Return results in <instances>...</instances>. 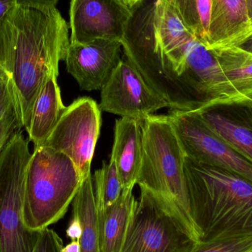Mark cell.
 I'll return each instance as SVG.
<instances>
[{"label": "cell", "mask_w": 252, "mask_h": 252, "mask_svg": "<svg viewBox=\"0 0 252 252\" xmlns=\"http://www.w3.org/2000/svg\"><path fill=\"white\" fill-rule=\"evenodd\" d=\"M133 16V10L124 0H71L70 43L96 39L122 43Z\"/></svg>", "instance_id": "obj_11"}, {"label": "cell", "mask_w": 252, "mask_h": 252, "mask_svg": "<svg viewBox=\"0 0 252 252\" xmlns=\"http://www.w3.org/2000/svg\"><path fill=\"white\" fill-rule=\"evenodd\" d=\"M196 112L218 136L252 162V97L216 102Z\"/></svg>", "instance_id": "obj_13"}, {"label": "cell", "mask_w": 252, "mask_h": 252, "mask_svg": "<svg viewBox=\"0 0 252 252\" xmlns=\"http://www.w3.org/2000/svg\"><path fill=\"white\" fill-rule=\"evenodd\" d=\"M101 124V112L97 103L90 97H81L66 107L42 146L66 154L84 180L91 175Z\"/></svg>", "instance_id": "obj_8"}, {"label": "cell", "mask_w": 252, "mask_h": 252, "mask_svg": "<svg viewBox=\"0 0 252 252\" xmlns=\"http://www.w3.org/2000/svg\"><path fill=\"white\" fill-rule=\"evenodd\" d=\"M193 38L167 0H155L139 21L133 16L122 42L124 56L171 109L194 112L207 105L185 75Z\"/></svg>", "instance_id": "obj_2"}, {"label": "cell", "mask_w": 252, "mask_h": 252, "mask_svg": "<svg viewBox=\"0 0 252 252\" xmlns=\"http://www.w3.org/2000/svg\"><path fill=\"white\" fill-rule=\"evenodd\" d=\"M212 51L237 96L240 99L252 97V53L238 47Z\"/></svg>", "instance_id": "obj_18"}, {"label": "cell", "mask_w": 252, "mask_h": 252, "mask_svg": "<svg viewBox=\"0 0 252 252\" xmlns=\"http://www.w3.org/2000/svg\"><path fill=\"white\" fill-rule=\"evenodd\" d=\"M250 28L245 0H212L207 49L236 47Z\"/></svg>", "instance_id": "obj_14"}, {"label": "cell", "mask_w": 252, "mask_h": 252, "mask_svg": "<svg viewBox=\"0 0 252 252\" xmlns=\"http://www.w3.org/2000/svg\"><path fill=\"white\" fill-rule=\"evenodd\" d=\"M20 4L35 7H56L59 0H17Z\"/></svg>", "instance_id": "obj_27"}, {"label": "cell", "mask_w": 252, "mask_h": 252, "mask_svg": "<svg viewBox=\"0 0 252 252\" xmlns=\"http://www.w3.org/2000/svg\"><path fill=\"white\" fill-rule=\"evenodd\" d=\"M130 7H134L137 4H141L142 2V0H124Z\"/></svg>", "instance_id": "obj_32"}, {"label": "cell", "mask_w": 252, "mask_h": 252, "mask_svg": "<svg viewBox=\"0 0 252 252\" xmlns=\"http://www.w3.org/2000/svg\"><path fill=\"white\" fill-rule=\"evenodd\" d=\"M58 76L56 74L49 76L34 104L27 131L28 139L33 143L34 148L44 145L66 109L62 102Z\"/></svg>", "instance_id": "obj_16"}, {"label": "cell", "mask_w": 252, "mask_h": 252, "mask_svg": "<svg viewBox=\"0 0 252 252\" xmlns=\"http://www.w3.org/2000/svg\"><path fill=\"white\" fill-rule=\"evenodd\" d=\"M63 241L53 229L49 228L38 232V238L32 252H62Z\"/></svg>", "instance_id": "obj_24"}, {"label": "cell", "mask_w": 252, "mask_h": 252, "mask_svg": "<svg viewBox=\"0 0 252 252\" xmlns=\"http://www.w3.org/2000/svg\"><path fill=\"white\" fill-rule=\"evenodd\" d=\"M142 154L136 185L171 203L198 238L191 218L185 179V154L168 116L142 121Z\"/></svg>", "instance_id": "obj_5"}, {"label": "cell", "mask_w": 252, "mask_h": 252, "mask_svg": "<svg viewBox=\"0 0 252 252\" xmlns=\"http://www.w3.org/2000/svg\"><path fill=\"white\" fill-rule=\"evenodd\" d=\"M69 27L56 7L17 2L0 25V66L13 87L22 128L29 129L35 100L52 74L59 75L70 40Z\"/></svg>", "instance_id": "obj_1"}, {"label": "cell", "mask_w": 252, "mask_h": 252, "mask_svg": "<svg viewBox=\"0 0 252 252\" xmlns=\"http://www.w3.org/2000/svg\"><path fill=\"white\" fill-rule=\"evenodd\" d=\"M167 116L187 157L238 173L252 182V161L218 136L196 111L170 109Z\"/></svg>", "instance_id": "obj_9"}, {"label": "cell", "mask_w": 252, "mask_h": 252, "mask_svg": "<svg viewBox=\"0 0 252 252\" xmlns=\"http://www.w3.org/2000/svg\"><path fill=\"white\" fill-rule=\"evenodd\" d=\"M4 73H6V71L4 70V69H3L2 67H1V66H0V76H1V75H4Z\"/></svg>", "instance_id": "obj_34"}, {"label": "cell", "mask_w": 252, "mask_h": 252, "mask_svg": "<svg viewBox=\"0 0 252 252\" xmlns=\"http://www.w3.org/2000/svg\"><path fill=\"white\" fill-rule=\"evenodd\" d=\"M188 31L208 47L212 0H167Z\"/></svg>", "instance_id": "obj_20"}, {"label": "cell", "mask_w": 252, "mask_h": 252, "mask_svg": "<svg viewBox=\"0 0 252 252\" xmlns=\"http://www.w3.org/2000/svg\"><path fill=\"white\" fill-rule=\"evenodd\" d=\"M252 248V236L197 243L190 252H246Z\"/></svg>", "instance_id": "obj_22"}, {"label": "cell", "mask_w": 252, "mask_h": 252, "mask_svg": "<svg viewBox=\"0 0 252 252\" xmlns=\"http://www.w3.org/2000/svg\"><path fill=\"white\" fill-rule=\"evenodd\" d=\"M32 154L22 130L0 156V252H32L38 232L24 223L25 177Z\"/></svg>", "instance_id": "obj_7"}, {"label": "cell", "mask_w": 252, "mask_h": 252, "mask_svg": "<svg viewBox=\"0 0 252 252\" xmlns=\"http://www.w3.org/2000/svg\"><path fill=\"white\" fill-rule=\"evenodd\" d=\"M13 106H15V102L11 80L6 72L0 76V119Z\"/></svg>", "instance_id": "obj_25"}, {"label": "cell", "mask_w": 252, "mask_h": 252, "mask_svg": "<svg viewBox=\"0 0 252 252\" xmlns=\"http://www.w3.org/2000/svg\"></svg>", "instance_id": "obj_37"}, {"label": "cell", "mask_w": 252, "mask_h": 252, "mask_svg": "<svg viewBox=\"0 0 252 252\" xmlns=\"http://www.w3.org/2000/svg\"><path fill=\"white\" fill-rule=\"evenodd\" d=\"M136 199L133 189L124 190L99 220L100 252H119Z\"/></svg>", "instance_id": "obj_17"}, {"label": "cell", "mask_w": 252, "mask_h": 252, "mask_svg": "<svg viewBox=\"0 0 252 252\" xmlns=\"http://www.w3.org/2000/svg\"><path fill=\"white\" fill-rule=\"evenodd\" d=\"M94 195L98 212V221L104 212L113 205L124 191L115 161L103 163L94 175Z\"/></svg>", "instance_id": "obj_21"}, {"label": "cell", "mask_w": 252, "mask_h": 252, "mask_svg": "<svg viewBox=\"0 0 252 252\" xmlns=\"http://www.w3.org/2000/svg\"><path fill=\"white\" fill-rule=\"evenodd\" d=\"M81 244L79 240L71 241L70 244L65 246L62 248V252H81Z\"/></svg>", "instance_id": "obj_29"}, {"label": "cell", "mask_w": 252, "mask_h": 252, "mask_svg": "<svg viewBox=\"0 0 252 252\" xmlns=\"http://www.w3.org/2000/svg\"><path fill=\"white\" fill-rule=\"evenodd\" d=\"M144 1V0H142V1Z\"/></svg>", "instance_id": "obj_36"}, {"label": "cell", "mask_w": 252, "mask_h": 252, "mask_svg": "<svg viewBox=\"0 0 252 252\" xmlns=\"http://www.w3.org/2000/svg\"><path fill=\"white\" fill-rule=\"evenodd\" d=\"M252 35V28H250V29H249V31H247V33L245 34V35H244V38H243L242 41H244V39H246V38H248V37L251 36ZM240 42V43H241ZM239 43V44H240Z\"/></svg>", "instance_id": "obj_33"}, {"label": "cell", "mask_w": 252, "mask_h": 252, "mask_svg": "<svg viewBox=\"0 0 252 252\" xmlns=\"http://www.w3.org/2000/svg\"><path fill=\"white\" fill-rule=\"evenodd\" d=\"M83 182L66 154L45 146L34 148L25 177V226L40 232L63 219Z\"/></svg>", "instance_id": "obj_4"}, {"label": "cell", "mask_w": 252, "mask_h": 252, "mask_svg": "<svg viewBox=\"0 0 252 252\" xmlns=\"http://www.w3.org/2000/svg\"><path fill=\"white\" fill-rule=\"evenodd\" d=\"M98 106L100 111L138 121L169 108L168 103L147 84L124 56L101 89Z\"/></svg>", "instance_id": "obj_10"}, {"label": "cell", "mask_w": 252, "mask_h": 252, "mask_svg": "<svg viewBox=\"0 0 252 252\" xmlns=\"http://www.w3.org/2000/svg\"><path fill=\"white\" fill-rule=\"evenodd\" d=\"M22 129L16 107L12 106L7 114L0 119V156L13 134Z\"/></svg>", "instance_id": "obj_23"}, {"label": "cell", "mask_w": 252, "mask_h": 252, "mask_svg": "<svg viewBox=\"0 0 252 252\" xmlns=\"http://www.w3.org/2000/svg\"><path fill=\"white\" fill-rule=\"evenodd\" d=\"M72 202L82 225L81 252H100L98 212L92 175L84 179Z\"/></svg>", "instance_id": "obj_19"}, {"label": "cell", "mask_w": 252, "mask_h": 252, "mask_svg": "<svg viewBox=\"0 0 252 252\" xmlns=\"http://www.w3.org/2000/svg\"><path fill=\"white\" fill-rule=\"evenodd\" d=\"M247 4V13H248L249 20H250L251 28L252 27V0H245Z\"/></svg>", "instance_id": "obj_31"}, {"label": "cell", "mask_w": 252, "mask_h": 252, "mask_svg": "<svg viewBox=\"0 0 252 252\" xmlns=\"http://www.w3.org/2000/svg\"><path fill=\"white\" fill-rule=\"evenodd\" d=\"M185 173L189 211L199 241L252 236L251 181L187 157Z\"/></svg>", "instance_id": "obj_3"}, {"label": "cell", "mask_w": 252, "mask_h": 252, "mask_svg": "<svg viewBox=\"0 0 252 252\" xmlns=\"http://www.w3.org/2000/svg\"><path fill=\"white\" fill-rule=\"evenodd\" d=\"M246 252H252V249H250V250H248V251Z\"/></svg>", "instance_id": "obj_35"}, {"label": "cell", "mask_w": 252, "mask_h": 252, "mask_svg": "<svg viewBox=\"0 0 252 252\" xmlns=\"http://www.w3.org/2000/svg\"><path fill=\"white\" fill-rule=\"evenodd\" d=\"M142 121L121 118L115 122L111 159L115 161L124 190L133 189L142 154Z\"/></svg>", "instance_id": "obj_15"}, {"label": "cell", "mask_w": 252, "mask_h": 252, "mask_svg": "<svg viewBox=\"0 0 252 252\" xmlns=\"http://www.w3.org/2000/svg\"><path fill=\"white\" fill-rule=\"evenodd\" d=\"M236 47H239V48L242 49L245 51L249 52V53H252V35L241 41Z\"/></svg>", "instance_id": "obj_30"}, {"label": "cell", "mask_w": 252, "mask_h": 252, "mask_svg": "<svg viewBox=\"0 0 252 252\" xmlns=\"http://www.w3.org/2000/svg\"><path fill=\"white\" fill-rule=\"evenodd\" d=\"M122 50V43L112 40L70 43L65 59L66 69L82 90H101L121 63Z\"/></svg>", "instance_id": "obj_12"}, {"label": "cell", "mask_w": 252, "mask_h": 252, "mask_svg": "<svg viewBox=\"0 0 252 252\" xmlns=\"http://www.w3.org/2000/svg\"><path fill=\"white\" fill-rule=\"evenodd\" d=\"M119 252H190L198 242L176 207L140 188Z\"/></svg>", "instance_id": "obj_6"}, {"label": "cell", "mask_w": 252, "mask_h": 252, "mask_svg": "<svg viewBox=\"0 0 252 252\" xmlns=\"http://www.w3.org/2000/svg\"><path fill=\"white\" fill-rule=\"evenodd\" d=\"M17 2V0H0V25L7 12Z\"/></svg>", "instance_id": "obj_28"}, {"label": "cell", "mask_w": 252, "mask_h": 252, "mask_svg": "<svg viewBox=\"0 0 252 252\" xmlns=\"http://www.w3.org/2000/svg\"><path fill=\"white\" fill-rule=\"evenodd\" d=\"M66 236L71 241H78L82 235V225L78 213L73 210L72 217L66 231Z\"/></svg>", "instance_id": "obj_26"}]
</instances>
